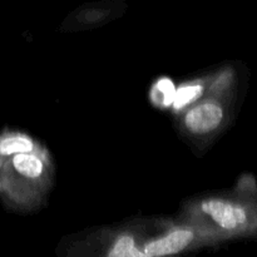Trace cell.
<instances>
[{"mask_svg":"<svg viewBox=\"0 0 257 257\" xmlns=\"http://www.w3.org/2000/svg\"><path fill=\"white\" fill-rule=\"evenodd\" d=\"M201 211L216 225L230 232L257 231V206L210 198L201 203Z\"/></svg>","mask_w":257,"mask_h":257,"instance_id":"1","label":"cell"},{"mask_svg":"<svg viewBox=\"0 0 257 257\" xmlns=\"http://www.w3.org/2000/svg\"><path fill=\"white\" fill-rule=\"evenodd\" d=\"M12 165L19 175L25 178H30V180L39 178L43 173V168H44L42 160L34 153L15 155L12 160Z\"/></svg>","mask_w":257,"mask_h":257,"instance_id":"4","label":"cell"},{"mask_svg":"<svg viewBox=\"0 0 257 257\" xmlns=\"http://www.w3.org/2000/svg\"><path fill=\"white\" fill-rule=\"evenodd\" d=\"M34 145L32 141L23 136H10L0 140V156L32 153Z\"/></svg>","mask_w":257,"mask_h":257,"instance_id":"6","label":"cell"},{"mask_svg":"<svg viewBox=\"0 0 257 257\" xmlns=\"http://www.w3.org/2000/svg\"><path fill=\"white\" fill-rule=\"evenodd\" d=\"M203 88L201 85L196 84H188L183 85L180 89H177L176 93V99L173 102V109L175 110H181L185 107H187L188 104L193 103L195 100H197L198 98L202 95Z\"/></svg>","mask_w":257,"mask_h":257,"instance_id":"7","label":"cell"},{"mask_svg":"<svg viewBox=\"0 0 257 257\" xmlns=\"http://www.w3.org/2000/svg\"><path fill=\"white\" fill-rule=\"evenodd\" d=\"M223 120V109L217 102L207 100L196 105L186 113L185 124L190 132L196 135L217 130Z\"/></svg>","mask_w":257,"mask_h":257,"instance_id":"2","label":"cell"},{"mask_svg":"<svg viewBox=\"0 0 257 257\" xmlns=\"http://www.w3.org/2000/svg\"><path fill=\"white\" fill-rule=\"evenodd\" d=\"M176 93H177V89L175 88L173 83L171 82V79H166V78L158 80L157 84L153 88V95L158 94V97L155 99H160V104H162L163 107L173 105V102L176 99Z\"/></svg>","mask_w":257,"mask_h":257,"instance_id":"8","label":"cell"},{"mask_svg":"<svg viewBox=\"0 0 257 257\" xmlns=\"http://www.w3.org/2000/svg\"><path fill=\"white\" fill-rule=\"evenodd\" d=\"M256 206H257V201H256Z\"/></svg>","mask_w":257,"mask_h":257,"instance_id":"9","label":"cell"},{"mask_svg":"<svg viewBox=\"0 0 257 257\" xmlns=\"http://www.w3.org/2000/svg\"><path fill=\"white\" fill-rule=\"evenodd\" d=\"M195 240L192 230L177 228L166 233L162 237L150 241L145 245L143 251L150 257H168L177 255L188 247Z\"/></svg>","mask_w":257,"mask_h":257,"instance_id":"3","label":"cell"},{"mask_svg":"<svg viewBox=\"0 0 257 257\" xmlns=\"http://www.w3.org/2000/svg\"><path fill=\"white\" fill-rule=\"evenodd\" d=\"M107 257H150L143 250L137 247L132 236L123 235L117 238L110 247Z\"/></svg>","mask_w":257,"mask_h":257,"instance_id":"5","label":"cell"}]
</instances>
